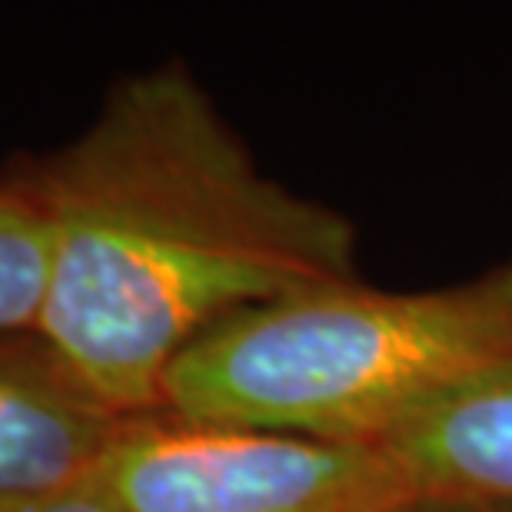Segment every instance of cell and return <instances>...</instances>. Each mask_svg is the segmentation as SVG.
<instances>
[{
  "label": "cell",
  "mask_w": 512,
  "mask_h": 512,
  "mask_svg": "<svg viewBox=\"0 0 512 512\" xmlns=\"http://www.w3.org/2000/svg\"><path fill=\"white\" fill-rule=\"evenodd\" d=\"M24 190L54 227L40 340L127 419L220 323L360 280L353 223L266 177L180 64L124 80Z\"/></svg>",
  "instance_id": "cell-1"
},
{
  "label": "cell",
  "mask_w": 512,
  "mask_h": 512,
  "mask_svg": "<svg viewBox=\"0 0 512 512\" xmlns=\"http://www.w3.org/2000/svg\"><path fill=\"white\" fill-rule=\"evenodd\" d=\"M509 363L512 260L416 293L356 280L220 323L173 360L160 413L376 446Z\"/></svg>",
  "instance_id": "cell-2"
},
{
  "label": "cell",
  "mask_w": 512,
  "mask_h": 512,
  "mask_svg": "<svg viewBox=\"0 0 512 512\" xmlns=\"http://www.w3.org/2000/svg\"><path fill=\"white\" fill-rule=\"evenodd\" d=\"M127 512H413L423 503L383 443L130 419L107 456Z\"/></svg>",
  "instance_id": "cell-3"
},
{
  "label": "cell",
  "mask_w": 512,
  "mask_h": 512,
  "mask_svg": "<svg viewBox=\"0 0 512 512\" xmlns=\"http://www.w3.org/2000/svg\"><path fill=\"white\" fill-rule=\"evenodd\" d=\"M127 423L50 346H0V503L94 473Z\"/></svg>",
  "instance_id": "cell-4"
},
{
  "label": "cell",
  "mask_w": 512,
  "mask_h": 512,
  "mask_svg": "<svg viewBox=\"0 0 512 512\" xmlns=\"http://www.w3.org/2000/svg\"><path fill=\"white\" fill-rule=\"evenodd\" d=\"M383 446L423 506L512 509V363Z\"/></svg>",
  "instance_id": "cell-5"
},
{
  "label": "cell",
  "mask_w": 512,
  "mask_h": 512,
  "mask_svg": "<svg viewBox=\"0 0 512 512\" xmlns=\"http://www.w3.org/2000/svg\"><path fill=\"white\" fill-rule=\"evenodd\" d=\"M50 276L54 227L24 187L0 190V333L40 326Z\"/></svg>",
  "instance_id": "cell-6"
},
{
  "label": "cell",
  "mask_w": 512,
  "mask_h": 512,
  "mask_svg": "<svg viewBox=\"0 0 512 512\" xmlns=\"http://www.w3.org/2000/svg\"><path fill=\"white\" fill-rule=\"evenodd\" d=\"M0 512H127L120 503L114 483L107 476V463L94 473L74 479V483L44 489L34 496L4 499Z\"/></svg>",
  "instance_id": "cell-7"
},
{
  "label": "cell",
  "mask_w": 512,
  "mask_h": 512,
  "mask_svg": "<svg viewBox=\"0 0 512 512\" xmlns=\"http://www.w3.org/2000/svg\"><path fill=\"white\" fill-rule=\"evenodd\" d=\"M413 512H512V509H466V506H419Z\"/></svg>",
  "instance_id": "cell-8"
}]
</instances>
